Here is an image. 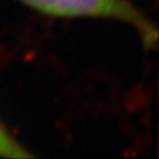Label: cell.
Here are the masks:
<instances>
[{
    "mask_svg": "<svg viewBox=\"0 0 159 159\" xmlns=\"http://www.w3.org/2000/svg\"><path fill=\"white\" fill-rule=\"evenodd\" d=\"M24 4L55 17H101L120 20L137 28L147 46L157 45V28L130 0H20Z\"/></svg>",
    "mask_w": 159,
    "mask_h": 159,
    "instance_id": "6da1fadb",
    "label": "cell"
},
{
    "mask_svg": "<svg viewBox=\"0 0 159 159\" xmlns=\"http://www.w3.org/2000/svg\"><path fill=\"white\" fill-rule=\"evenodd\" d=\"M34 155L25 149L11 135V133L0 121V158H32Z\"/></svg>",
    "mask_w": 159,
    "mask_h": 159,
    "instance_id": "7a4b0ae2",
    "label": "cell"
}]
</instances>
